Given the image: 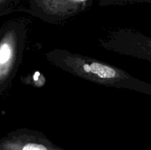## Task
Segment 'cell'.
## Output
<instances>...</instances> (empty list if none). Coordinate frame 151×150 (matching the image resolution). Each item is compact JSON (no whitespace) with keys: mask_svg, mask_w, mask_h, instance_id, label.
<instances>
[{"mask_svg":"<svg viewBox=\"0 0 151 150\" xmlns=\"http://www.w3.org/2000/svg\"><path fill=\"white\" fill-rule=\"evenodd\" d=\"M89 71L103 79L113 78L116 76V71L112 68L98 63H93L89 66Z\"/></svg>","mask_w":151,"mask_h":150,"instance_id":"obj_1","label":"cell"},{"mask_svg":"<svg viewBox=\"0 0 151 150\" xmlns=\"http://www.w3.org/2000/svg\"><path fill=\"white\" fill-rule=\"evenodd\" d=\"M11 49L8 44H2L0 46V65L5 64L10 58Z\"/></svg>","mask_w":151,"mask_h":150,"instance_id":"obj_2","label":"cell"},{"mask_svg":"<svg viewBox=\"0 0 151 150\" xmlns=\"http://www.w3.org/2000/svg\"><path fill=\"white\" fill-rule=\"evenodd\" d=\"M84 70L87 72H89V66L88 65H85L84 66Z\"/></svg>","mask_w":151,"mask_h":150,"instance_id":"obj_3","label":"cell"}]
</instances>
